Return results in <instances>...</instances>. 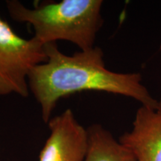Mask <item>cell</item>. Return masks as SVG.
<instances>
[{"instance_id": "cell-4", "label": "cell", "mask_w": 161, "mask_h": 161, "mask_svg": "<svg viewBox=\"0 0 161 161\" xmlns=\"http://www.w3.org/2000/svg\"><path fill=\"white\" fill-rule=\"evenodd\" d=\"M49 136L40 153L39 161H84L88 150L87 129L70 109L49 121Z\"/></svg>"}, {"instance_id": "cell-5", "label": "cell", "mask_w": 161, "mask_h": 161, "mask_svg": "<svg viewBox=\"0 0 161 161\" xmlns=\"http://www.w3.org/2000/svg\"><path fill=\"white\" fill-rule=\"evenodd\" d=\"M119 141L131 152L134 161H161V99L156 108L141 106L132 129Z\"/></svg>"}, {"instance_id": "cell-6", "label": "cell", "mask_w": 161, "mask_h": 161, "mask_svg": "<svg viewBox=\"0 0 161 161\" xmlns=\"http://www.w3.org/2000/svg\"><path fill=\"white\" fill-rule=\"evenodd\" d=\"M89 142L84 161H134L131 152L101 125L87 129Z\"/></svg>"}, {"instance_id": "cell-2", "label": "cell", "mask_w": 161, "mask_h": 161, "mask_svg": "<svg viewBox=\"0 0 161 161\" xmlns=\"http://www.w3.org/2000/svg\"><path fill=\"white\" fill-rule=\"evenodd\" d=\"M102 0H62L28 8L17 0L6 1L10 16L15 21L31 25L35 37L48 44L66 40L81 51L94 47L102 27Z\"/></svg>"}, {"instance_id": "cell-7", "label": "cell", "mask_w": 161, "mask_h": 161, "mask_svg": "<svg viewBox=\"0 0 161 161\" xmlns=\"http://www.w3.org/2000/svg\"><path fill=\"white\" fill-rule=\"evenodd\" d=\"M160 50H161V44H160Z\"/></svg>"}, {"instance_id": "cell-3", "label": "cell", "mask_w": 161, "mask_h": 161, "mask_svg": "<svg viewBox=\"0 0 161 161\" xmlns=\"http://www.w3.org/2000/svg\"><path fill=\"white\" fill-rule=\"evenodd\" d=\"M48 59L46 44L35 37H19L0 17V96H29L28 77L38 64Z\"/></svg>"}, {"instance_id": "cell-1", "label": "cell", "mask_w": 161, "mask_h": 161, "mask_svg": "<svg viewBox=\"0 0 161 161\" xmlns=\"http://www.w3.org/2000/svg\"><path fill=\"white\" fill-rule=\"evenodd\" d=\"M48 59L30 72L29 89L41 108L46 123L60 98L92 90L122 95L138 101L142 106L156 108L157 100L142 84L140 73H119L107 69L99 47L66 55L56 43L46 44Z\"/></svg>"}]
</instances>
